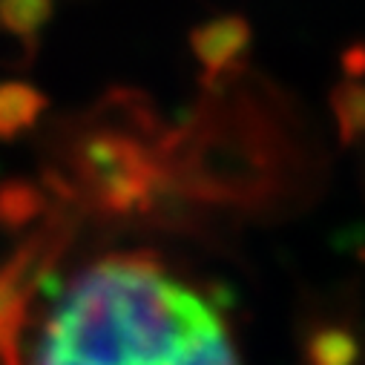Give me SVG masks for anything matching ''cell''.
<instances>
[{"label": "cell", "instance_id": "obj_5", "mask_svg": "<svg viewBox=\"0 0 365 365\" xmlns=\"http://www.w3.org/2000/svg\"><path fill=\"white\" fill-rule=\"evenodd\" d=\"M336 113L345 135L356 138L365 133V86H348L345 98H336Z\"/></svg>", "mask_w": 365, "mask_h": 365}, {"label": "cell", "instance_id": "obj_4", "mask_svg": "<svg viewBox=\"0 0 365 365\" xmlns=\"http://www.w3.org/2000/svg\"><path fill=\"white\" fill-rule=\"evenodd\" d=\"M52 12L55 0H0V29L24 43H35Z\"/></svg>", "mask_w": 365, "mask_h": 365}, {"label": "cell", "instance_id": "obj_1", "mask_svg": "<svg viewBox=\"0 0 365 365\" xmlns=\"http://www.w3.org/2000/svg\"><path fill=\"white\" fill-rule=\"evenodd\" d=\"M0 365H242L213 294L161 256L115 250L0 279Z\"/></svg>", "mask_w": 365, "mask_h": 365}, {"label": "cell", "instance_id": "obj_3", "mask_svg": "<svg viewBox=\"0 0 365 365\" xmlns=\"http://www.w3.org/2000/svg\"><path fill=\"white\" fill-rule=\"evenodd\" d=\"M43 110H46V98L32 83L24 81L0 83V141H12L26 130H32Z\"/></svg>", "mask_w": 365, "mask_h": 365}, {"label": "cell", "instance_id": "obj_2", "mask_svg": "<svg viewBox=\"0 0 365 365\" xmlns=\"http://www.w3.org/2000/svg\"><path fill=\"white\" fill-rule=\"evenodd\" d=\"M190 43H193L196 58L207 69V75L233 72L250 46V26L236 15H225V18H216L199 26Z\"/></svg>", "mask_w": 365, "mask_h": 365}]
</instances>
